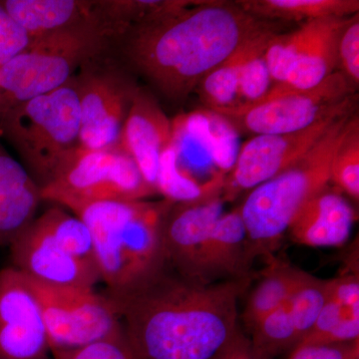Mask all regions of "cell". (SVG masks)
<instances>
[{"label":"cell","mask_w":359,"mask_h":359,"mask_svg":"<svg viewBox=\"0 0 359 359\" xmlns=\"http://www.w3.org/2000/svg\"><path fill=\"white\" fill-rule=\"evenodd\" d=\"M252 278L202 283L168 268L109 297L138 359H221L242 337L238 301Z\"/></svg>","instance_id":"obj_1"},{"label":"cell","mask_w":359,"mask_h":359,"mask_svg":"<svg viewBox=\"0 0 359 359\" xmlns=\"http://www.w3.org/2000/svg\"><path fill=\"white\" fill-rule=\"evenodd\" d=\"M275 30L237 4H190L125 35V54L171 100L181 101L233 52Z\"/></svg>","instance_id":"obj_2"},{"label":"cell","mask_w":359,"mask_h":359,"mask_svg":"<svg viewBox=\"0 0 359 359\" xmlns=\"http://www.w3.org/2000/svg\"><path fill=\"white\" fill-rule=\"evenodd\" d=\"M172 202L89 203L68 211L82 219L93 240L97 269L106 292L126 294L154 280L168 266L162 224Z\"/></svg>","instance_id":"obj_3"},{"label":"cell","mask_w":359,"mask_h":359,"mask_svg":"<svg viewBox=\"0 0 359 359\" xmlns=\"http://www.w3.org/2000/svg\"><path fill=\"white\" fill-rule=\"evenodd\" d=\"M354 117L355 110L342 115L301 159L250 190L240 210L252 262L257 257L273 256L297 212L330 185L332 159Z\"/></svg>","instance_id":"obj_4"},{"label":"cell","mask_w":359,"mask_h":359,"mask_svg":"<svg viewBox=\"0 0 359 359\" xmlns=\"http://www.w3.org/2000/svg\"><path fill=\"white\" fill-rule=\"evenodd\" d=\"M76 80L13 106L0 114V137L18 151L25 169L42 188L59 163L79 146Z\"/></svg>","instance_id":"obj_5"},{"label":"cell","mask_w":359,"mask_h":359,"mask_svg":"<svg viewBox=\"0 0 359 359\" xmlns=\"http://www.w3.org/2000/svg\"><path fill=\"white\" fill-rule=\"evenodd\" d=\"M109 44L92 18L34 40L20 55L0 66V114L65 86L77 68L102 55Z\"/></svg>","instance_id":"obj_6"},{"label":"cell","mask_w":359,"mask_h":359,"mask_svg":"<svg viewBox=\"0 0 359 359\" xmlns=\"http://www.w3.org/2000/svg\"><path fill=\"white\" fill-rule=\"evenodd\" d=\"M42 201L60 207L117 201H146L157 194L121 148L91 150L77 146L61 160L40 188Z\"/></svg>","instance_id":"obj_7"},{"label":"cell","mask_w":359,"mask_h":359,"mask_svg":"<svg viewBox=\"0 0 359 359\" xmlns=\"http://www.w3.org/2000/svg\"><path fill=\"white\" fill-rule=\"evenodd\" d=\"M355 87L341 71H334L313 88L290 92L255 105L212 111L226 118L235 128L255 136L294 133L351 102L358 96Z\"/></svg>","instance_id":"obj_8"},{"label":"cell","mask_w":359,"mask_h":359,"mask_svg":"<svg viewBox=\"0 0 359 359\" xmlns=\"http://www.w3.org/2000/svg\"><path fill=\"white\" fill-rule=\"evenodd\" d=\"M29 282L41 306L51 353L80 348L123 332L109 297L94 287H54Z\"/></svg>","instance_id":"obj_9"},{"label":"cell","mask_w":359,"mask_h":359,"mask_svg":"<svg viewBox=\"0 0 359 359\" xmlns=\"http://www.w3.org/2000/svg\"><path fill=\"white\" fill-rule=\"evenodd\" d=\"M101 56V55H100ZM92 59L76 80L80 106V147L105 150L117 147L137 88L116 66Z\"/></svg>","instance_id":"obj_10"},{"label":"cell","mask_w":359,"mask_h":359,"mask_svg":"<svg viewBox=\"0 0 359 359\" xmlns=\"http://www.w3.org/2000/svg\"><path fill=\"white\" fill-rule=\"evenodd\" d=\"M358 96L339 110L294 133L257 135L238 153L231 176L224 180V198L233 199L242 191L252 190L292 166L320 141L334 122L355 110Z\"/></svg>","instance_id":"obj_11"},{"label":"cell","mask_w":359,"mask_h":359,"mask_svg":"<svg viewBox=\"0 0 359 359\" xmlns=\"http://www.w3.org/2000/svg\"><path fill=\"white\" fill-rule=\"evenodd\" d=\"M50 340L29 280L8 266L0 271V359H49Z\"/></svg>","instance_id":"obj_12"},{"label":"cell","mask_w":359,"mask_h":359,"mask_svg":"<svg viewBox=\"0 0 359 359\" xmlns=\"http://www.w3.org/2000/svg\"><path fill=\"white\" fill-rule=\"evenodd\" d=\"M224 187L199 199L172 203L162 224V241L168 266L184 278L201 282V266L208 238L226 202Z\"/></svg>","instance_id":"obj_13"},{"label":"cell","mask_w":359,"mask_h":359,"mask_svg":"<svg viewBox=\"0 0 359 359\" xmlns=\"http://www.w3.org/2000/svg\"><path fill=\"white\" fill-rule=\"evenodd\" d=\"M14 269L32 282L54 287H94L98 271L66 252L35 218L9 245Z\"/></svg>","instance_id":"obj_14"},{"label":"cell","mask_w":359,"mask_h":359,"mask_svg":"<svg viewBox=\"0 0 359 359\" xmlns=\"http://www.w3.org/2000/svg\"><path fill=\"white\" fill-rule=\"evenodd\" d=\"M171 141L172 120L152 95L137 88L118 147L135 161L144 179L156 193L161 155L171 145Z\"/></svg>","instance_id":"obj_15"},{"label":"cell","mask_w":359,"mask_h":359,"mask_svg":"<svg viewBox=\"0 0 359 359\" xmlns=\"http://www.w3.org/2000/svg\"><path fill=\"white\" fill-rule=\"evenodd\" d=\"M355 219L353 205L328 185L297 212L287 233L294 243L306 247H340L348 240Z\"/></svg>","instance_id":"obj_16"},{"label":"cell","mask_w":359,"mask_h":359,"mask_svg":"<svg viewBox=\"0 0 359 359\" xmlns=\"http://www.w3.org/2000/svg\"><path fill=\"white\" fill-rule=\"evenodd\" d=\"M353 16L316 20L313 34L295 60L285 81L273 85L269 93L257 103L290 92L313 88L337 71L339 36Z\"/></svg>","instance_id":"obj_17"},{"label":"cell","mask_w":359,"mask_h":359,"mask_svg":"<svg viewBox=\"0 0 359 359\" xmlns=\"http://www.w3.org/2000/svg\"><path fill=\"white\" fill-rule=\"evenodd\" d=\"M252 264L248 252L247 231L238 207L224 212L212 228L203 254L201 282L252 278Z\"/></svg>","instance_id":"obj_18"},{"label":"cell","mask_w":359,"mask_h":359,"mask_svg":"<svg viewBox=\"0 0 359 359\" xmlns=\"http://www.w3.org/2000/svg\"><path fill=\"white\" fill-rule=\"evenodd\" d=\"M41 201L39 184L0 141V247L9 248L32 224Z\"/></svg>","instance_id":"obj_19"},{"label":"cell","mask_w":359,"mask_h":359,"mask_svg":"<svg viewBox=\"0 0 359 359\" xmlns=\"http://www.w3.org/2000/svg\"><path fill=\"white\" fill-rule=\"evenodd\" d=\"M1 4L32 41L91 18L89 2L76 0H6Z\"/></svg>","instance_id":"obj_20"},{"label":"cell","mask_w":359,"mask_h":359,"mask_svg":"<svg viewBox=\"0 0 359 359\" xmlns=\"http://www.w3.org/2000/svg\"><path fill=\"white\" fill-rule=\"evenodd\" d=\"M302 271L275 256L266 259V268L250 292L243 313V320L249 330L266 314L287 304Z\"/></svg>","instance_id":"obj_21"},{"label":"cell","mask_w":359,"mask_h":359,"mask_svg":"<svg viewBox=\"0 0 359 359\" xmlns=\"http://www.w3.org/2000/svg\"><path fill=\"white\" fill-rule=\"evenodd\" d=\"M236 4L257 18L283 20L351 18L359 11L358 0H245Z\"/></svg>","instance_id":"obj_22"},{"label":"cell","mask_w":359,"mask_h":359,"mask_svg":"<svg viewBox=\"0 0 359 359\" xmlns=\"http://www.w3.org/2000/svg\"><path fill=\"white\" fill-rule=\"evenodd\" d=\"M224 174L218 173L210 181L201 184L193 175L180 166L176 150L171 144L161 155L156 190L170 202H190L224 187Z\"/></svg>","instance_id":"obj_23"},{"label":"cell","mask_w":359,"mask_h":359,"mask_svg":"<svg viewBox=\"0 0 359 359\" xmlns=\"http://www.w3.org/2000/svg\"><path fill=\"white\" fill-rule=\"evenodd\" d=\"M37 219L66 252L97 269L93 240L82 219L57 205L49 208Z\"/></svg>","instance_id":"obj_24"},{"label":"cell","mask_w":359,"mask_h":359,"mask_svg":"<svg viewBox=\"0 0 359 359\" xmlns=\"http://www.w3.org/2000/svg\"><path fill=\"white\" fill-rule=\"evenodd\" d=\"M257 37L233 52L230 57L205 75L201 81L198 86L201 97L212 110L226 109L237 105L241 68Z\"/></svg>","instance_id":"obj_25"},{"label":"cell","mask_w":359,"mask_h":359,"mask_svg":"<svg viewBox=\"0 0 359 359\" xmlns=\"http://www.w3.org/2000/svg\"><path fill=\"white\" fill-rule=\"evenodd\" d=\"M358 339L359 309L344 308L328 297L313 327L297 346L348 344Z\"/></svg>","instance_id":"obj_26"},{"label":"cell","mask_w":359,"mask_h":359,"mask_svg":"<svg viewBox=\"0 0 359 359\" xmlns=\"http://www.w3.org/2000/svg\"><path fill=\"white\" fill-rule=\"evenodd\" d=\"M250 332L252 348L271 359L283 351H292L299 341L287 304L266 314Z\"/></svg>","instance_id":"obj_27"},{"label":"cell","mask_w":359,"mask_h":359,"mask_svg":"<svg viewBox=\"0 0 359 359\" xmlns=\"http://www.w3.org/2000/svg\"><path fill=\"white\" fill-rule=\"evenodd\" d=\"M328 292L330 280H321L306 271H302L287 302L299 341L313 327L327 301Z\"/></svg>","instance_id":"obj_28"},{"label":"cell","mask_w":359,"mask_h":359,"mask_svg":"<svg viewBox=\"0 0 359 359\" xmlns=\"http://www.w3.org/2000/svg\"><path fill=\"white\" fill-rule=\"evenodd\" d=\"M276 34L275 30L257 37L245 57L238 77V105H254L261 101L273 86L266 60V49L269 40Z\"/></svg>","instance_id":"obj_29"},{"label":"cell","mask_w":359,"mask_h":359,"mask_svg":"<svg viewBox=\"0 0 359 359\" xmlns=\"http://www.w3.org/2000/svg\"><path fill=\"white\" fill-rule=\"evenodd\" d=\"M316 20L304 21L301 27L285 34H275L266 49V60L273 85L283 83L292 65L313 34Z\"/></svg>","instance_id":"obj_30"},{"label":"cell","mask_w":359,"mask_h":359,"mask_svg":"<svg viewBox=\"0 0 359 359\" xmlns=\"http://www.w3.org/2000/svg\"><path fill=\"white\" fill-rule=\"evenodd\" d=\"M353 200L359 199V120L355 115L330 166V184Z\"/></svg>","instance_id":"obj_31"},{"label":"cell","mask_w":359,"mask_h":359,"mask_svg":"<svg viewBox=\"0 0 359 359\" xmlns=\"http://www.w3.org/2000/svg\"><path fill=\"white\" fill-rule=\"evenodd\" d=\"M210 153L212 164L221 173L231 172L238 157V137L235 127L223 116L210 111Z\"/></svg>","instance_id":"obj_32"},{"label":"cell","mask_w":359,"mask_h":359,"mask_svg":"<svg viewBox=\"0 0 359 359\" xmlns=\"http://www.w3.org/2000/svg\"><path fill=\"white\" fill-rule=\"evenodd\" d=\"M52 359H138L127 341L124 330L80 348L51 353Z\"/></svg>","instance_id":"obj_33"},{"label":"cell","mask_w":359,"mask_h":359,"mask_svg":"<svg viewBox=\"0 0 359 359\" xmlns=\"http://www.w3.org/2000/svg\"><path fill=\"white\" fill-rule=\"evenodd\" d=\"M340 71L355 86L359 82V15L355 14L342 30L337 44Z\"/></svg>","instance_id":"obj_34"},{"label":"cell","mask_w":359,"mask_h":359,"mask_svg":"<svg viewBox=\"0 0 359 359\" xmlns=\"http://www.w3.org/2000/svg\"><path fill=\"white\" fill-rule=\"evenodd\" d=\"M32 42L27 32L11 18L0 2V66L20 55Z\"/></svg>","instance_id":"obj_35"},{"label":"cell","mask_w":359,"mask_h":359,"mask_svg":"<svg viewBox=\"0 0 359 359\" xmlns=\"http://www.w3.org/2000/svg\"><path fill=\"white\" fill-rule=\"evenodd\" d=\"M287 359H359V340L348 344L297 346Z\"/></svg>","instance_id":"obj_36"},{"label":"cell","mask_w":359,"mask_h":359,"mask_svg":"<svg viewBox=\"0 0 359 359\" xmlns=\"http://www.w3.org/2000/svg\"><path fill=\"white\" fill-rule=\"evenodd\" d=\"M328 297L347 309H359V278L358 271H344L330 280Z\"/></svg>","instance_id":"obj_37"},{"label":"cell","mask_w":359,"mask_h":359,"mask_svg":"<svg viewBox=\"0 0 359 359\" xmlns=\"http://www.w3.org/2000/svg\"><path fill=\"white\" fill-rule=\"evenodd\" d=\"M221 359H271L257 353L250 344L249 337L243 334Z\"/></svg>","instance_id":"obj_38"}]
</instances>
